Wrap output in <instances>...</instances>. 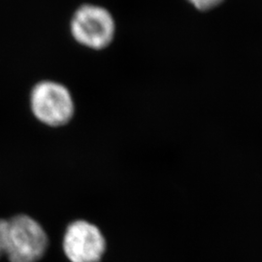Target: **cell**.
I'll return each mask as SVG.
<instances>
[{
  "label": "cell",
  "mask_w": 262,
  "mask_h": 262,
  "mask_svg": "<svg viewBox=\"0 0 262 262\" xmlns=\"http://www.w3.org/2000/svg\"><path fill=\"white\" fill-rule=\"evenodd\" d=\"M29 107L38 122L51 128L66 126L75 116L72 93L66 84L53 80H43L33 85Z\"/></svg>",
  "instance_id": "cell-1"
},
{
  "label": "cell",
  "mask_w": 262,
  "mask_h": 262,
  "mask_svg": "<svg viewBox=\"0 0 262 262\" xmlns=\"http://www.w3.org/2000/svg\"><path fill=\"white\" fill-rule=\"evenodd\" d=\"M45 228L31 215L19 214L8 220L6 253L10 262H38L47 253Z\"/></svg>",
  "instance_id": "cell-2"
},
{
  "label": "cell",
  "mask_w": 262,
  "mask_h": 262,
  "mask_svg": "<svg viewBox=\"0 0 262 262\" xmlns=\"http://www.w3.org/2000/svg\"><path fill=\"white\" fill-rule=\"evenodd\" d=\"M70 29L77 43L91 50L100 51L111 45L116 25L108 10L98 5L85 4L76 11Z\"/></svg>",
  "instance_id": "cell-3"
},
{
  "label": "cell",
  "mask_w": 262,
  "mask_h": 262,
  "mask_svg": "<svg viewBox=\"0 0 262 262\" xmlns=\"http://www.w3.org/2000/svg\"><path fill=\"white\" fill-rule=\"evenodd\" d=\"M107 242L97 225L79 219L67 225L62 249L70 262H99L106 252Z\"/></svg>",
  "instance_id": "cell-4"
},
{
  "label": "cell",
  "mask_w": 262,
  "mask_h": 262,
  "mask_svg": "<svg viewBox=\"0 0 262 262\" xmlns=\"http://www.w3.org/2000/svg\"><path fill=\"white\" fill-rule=\"evenodd\" d=\"M8 233V220H0V257L5 255Z\"/></svg>",
  "instance_id": "cell-5"
},
{
  "label": "cell",
  "mask_w": 262,
  "mask_h": 262,
  "mask_svg": "<svg viewBox=\"0 0 262 262\" xmlns=\"http://www.w3.org/2000/svg\"><path fill=\"white\" fill-rule=\"evenodd\" d=\"M187 1L191 3L196 9L207 11V10L215 8L224 0H187Z\"/></svg>",
  "instance_id": "cell-6"
}]
</instances>
